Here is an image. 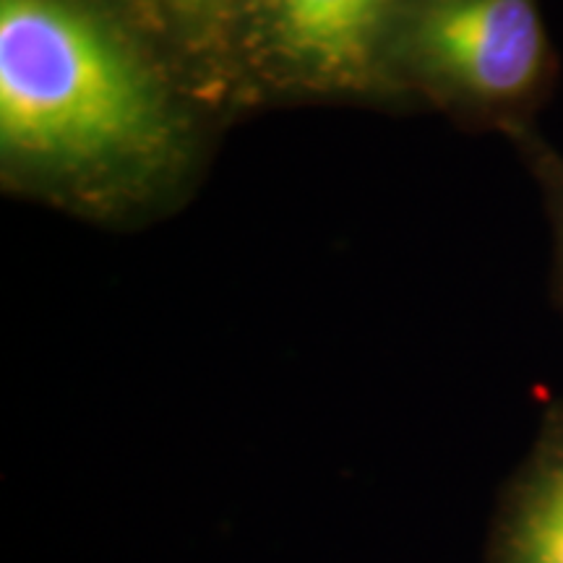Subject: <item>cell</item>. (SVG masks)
I'll list each match as a JSON object with an SVG mask.
<instances>
[{
	"label": "cell",
	"mask_w": 563,
	"mask_h": 563,
	"mask_svg": "<svg viewBox=\"0 0 563 563\" xmlns=\"http://www.w3.org/2000/svg\"><path fill=\"white\" fill-rule=\"evenodd\" d=\"M183 150L150 55L89 0H0V157L11 178L87 199L139 194Z\"/></svg>",
	"instance_id": "cell-1"
},
{
	"label": "cell",
	"mask_w": 563,
	"mask_h": 563,
	"mask_svg": "<svg viewBox=\"0 0 563 563\" xmlns=\"http://www.w3.org/2000/svg\"><path fill=\"white\" fill-rule=\"evenodd\" d=\"M394 53L426 100L506 136L532 125L555 84L538 0H412Z\"/></svg>",
	"instance_id": "cell-2"
},
{
	"label": "cell",
	"mask_w": 563,
	"mask_h": 563,
	"mask_svg": "<svg viewBox=\"0 0 563 563\" xmlns=\"http://www.w3.org/2000/svg\"><path fill=\"white\" fill-rule=\"evenodd\" d=\"M397 0H253V26L272 76L342 95L378 79Z\"/></svg>",
	"instance_id": "cell-3"
},
{
	"label": "cell",
	"mask_w": 563,
	"mask_h": 563,
	"mask_svg": "<svg viewBox=\"0 0 563 563\" xmlns=\"http://www.w3.org/2000/svg\"><path fill=\"white\" fill-rule=\"evenodd\" d=\"M511 563H563V433L527 490L511 540Z\"/></svg>",
	"instance_id": "cell-4"
},
{
	"label": "cell",
	"mask_w": 563,
	"mask_h": 563,
	"mask_svg": "<svg viewBox=\"0 0 563 563\" xmlns=\"http://www.w3.org/2000/svg\"><path fill=\"white\" fill-rule=\"evenodd\" d=\"M509 139L519 146V154L543 194L553 230V290L563 302V154L553 150L532 125L511 131Z\"/></svg>",
	"instance_id": "cell-5"
},
{
	"label": "cell",
	"mask_w": 563,
	"mask_h": 563,
	"mask_svg": "<svg viewBox=\"0 0 563 563\" xmlns=\"http://www.w3.org/2000/svg\"><path fill=\"white\" fill-rule=\"evenodd\" d=\"M180 45L201 63L222 58L235 0H162Z\"/></svg>",
	"instance_id": "cell-6"
}]
</instances>
